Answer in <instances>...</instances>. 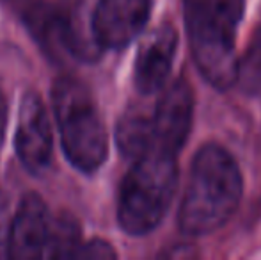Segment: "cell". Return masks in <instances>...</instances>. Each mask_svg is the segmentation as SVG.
<instances>
[{
	"mask_svg": "<svg viewBox=\"0 0 261 260\" xmlns=\"http://www.w3.org/2000/svg\"><path fill=\"white\" fill-rule=\"evenodd\" d=\"M32 36L48 59L71 64L93 59L100 46L84 39L73 13L66 7L41 2L23 14Z\"/></svg>",
	"mask_w": 261,
	"mask_h": 260,
	"instance_id": "5b68a950",
	"label": "cell"
},
{
	"mask_svg": "<svg viewBox=\"0 0 261 260\" xmlns=\"http://www.w3.org/2000/svg\"><path fill=\"white\" fill-rule=\"evenodd\" d=\"M183 11L197 69L217 91H227L237 82L234 36L245 0H183Z\"/></svg>",
	"mask_w": 261,
	"mask_h": 260,
	"instance_id": "7a4b0ae2",
	"label": "cell"
},
{
	"mask_svg": "<svg viewBox=\"0 0 261 260\" xmlns=\"http://www.w3.org/2000/svg\"><path fill=\"white\" fill-rule=\"evenodd\" d=\"M178 49L174 25L164 21L153 29L139 46L134 66V82L139 93L153 94L164 87Z\"/></svg>",
	"mask_w": 261,
	"mask_h": 260,
	"instance_id": "9c48e42d",
	"label": "cell"
},
{
	"mask_svg": "<svg viewBox=\"0 0 261 260\" xmlns=\"http://www.w3.org/2000/svg\"><path fill=\"white\" fill-rule=\"evenodd\" d=\"M178 185L176 155L149 150L134 160L121 184L117 221L130 235L153 232L165 218Z\"/></svg>",
	"mask_w": 261,
	"mask_h": 260,
	"instance_id": "3957f363",
	"label": "cell"
},
{
	"mask_svg": "<svg viewBox=\"0 0 261 260\" xmlns=\"http://www.w3.org/2000/svg\"><path fill=\"white\" fill-rule=\"evenodd\" d=\"M52 102L69 162L82 173L100 170L109 153V137L91 91L75 77H61L54 84Z\"/></svg>",
	"mask_w": 261,
	"mask_h": 260,
	"instance_id": "277c9868",
	"label": "cell"
},
{
	"mask_svg": "<svg viewBox=\"0 0 261 260\" xmlns=\"http://www.w3.org/2000/svg\"><path fill=\"white\" fill-rule=\"evenodd\" d=\"M244 93L256 94L261 91V27L254 32L245 54L238 59L237 82Z\"/></svg>",
	"mask_w": 261,
	"mask_h": 260,
	"instance_id": "7c38bea8",
	"label": "cell"
},
{
	"mask_svg": "<svg viewBox=\"0 0 261 260\" xmlns=\"http://www.w3.org/2000/svg\"><path fill=\"white\" fill-rule=\"evenodd\" d=\"M16 152L29 171L41 175L52 162L54 137L48 112L38 93L27 91L21 98L16 127Z\"/></svg>",
	"mask_w": 261,
	"mask_h": 260,
	"instance_id": "52a82bcc",
	"label": "cell"
},
{
	"mask_svg": "<svg viewBox=\"0 0 261 260\" xmlns=\"http://www.w3.org/2000/svg\"><path fill=\"white\" fill-rule=\"evenodd\" d=\"M75 257L79 258H114L116 251L109 243L101 239H93L86 244H80Z\"/></svg>",
	"mask_w": 261,
	"mask_h": 260,
	"instance_id": "5bb4252c",
	"label": "cell"
},
{
	"mask_svg": "<svg viewBox=\"0 0 261 260\" xmlns=\"http://www.w3.org/2000/svg\"><path fill=\"white\" fill-rule=\"evenodd\" d=\"M244 195V178L234 157L219 145L197 150L178 210L185 235L201 237L222 228L237 212Z\"/></svg>",
	"mask_w": 261,
	"mask_h": 260,
	"instance_id": "6da1fadb",
	"label": "cell"
},
{
	"mask_svg": "<svg viewBox=\"0 0 261 260\" xmlns=\"http://www.w3.org/2000/svg\"><path fill=\"white\" fill-rule=\"evenodd\" d=\"M80 246V228L73 218H54L46 258L75 257Z\"/></svg>",
	"mask_w": 261,
	"mask_h": 260,
	"instance_id": "4fadbf2b",
	"label": "cell"
},
{
	"mask_svg": "<svg viewBox=\"0 0 261 260\" xmlns=\"http://www.w3.org/2000/svg\"><path fill=\"white\" fill-rule=\"evenodd\" d=\"M6 201L0 196V257L4 253V248L7 250V233H9V226L6 223Z\"/></svg>",
	"mask_w": 261,
	"mask_h": 260,
	"instance_id": "9a60e30c",
	"label": "cell"
},
{
	"mask_svg": "<svg viewBox=\"0 0 261 260\" xmlns=\"http://www.w3.org/2000/svg\"><path fill=\"white\" fill-rule=\"evenodd\" d=\"M151 0H100L93 16V39L100 49L121 50L146 27Z\"/></svg>",
	"mask_w": 261,
	"mask_h": 260,
	"instance_id": "ba28073f",
	"label": "cell"
},
{
	"mask_svg": "<svg viewBox=\"0 0 261 260\" xmlns=\"http://www.w3.org/2000/svg\"><path fill=\"white\" fill-rule=\"evenodd\" d=\"M2 4H6L7 7H11V9L18 11V13L23 16L25 13H27L29 9H32L34 6H38L41 0H0Z\"/></svg>",
	"mask_w": 261,
	"mask_h": 260,
	"instance_id": "2e32d148",
	"label": "cell"
},
{
	"mask_svg": "<svg viewBox=\"0 0 261 260\" xmlns=\"http://www.w3.org/2000/svg\"><path fill=\"white\" fill-rule=\"evenodd\" d=\"M6 120H7V107H6V100L0 94V146H2V139H4V130H6Z\"/></svg>",
	"mask_w": 261,
	"mask_h": 260,
	"instance_id": "e0dca14e",
	"label": "cell"
},
{
	"mask_svg": "<svg viewBox=\"0 0 261 260\" xmlns=\"http://www.w3.org/2000/svg\"><path fill=\"white\" fill-rule=\"evenodd\" d=\"M192 118V87L185 77H179L164 91L151 116L155 148L178 155L189 139Z\"/></svg>",
	"mask_w": 261,
	"mask_h": 260,
	"instance_id": "8992f818",
	"label": "cell"
},
{
	"mask_svg": "<svg viewBox=\"0 0 261 260\" xmlns=\"http://www.w3.org/2000/svg\"><path fill=\"white\" fill-rule=\"evenodd\" d=\"M116 141L121 153L128 159H139L155 148L151 116L141 111H128L117 123Z\"/></svg>",
	"mask_w": 261,
	"mask_h": 260,
	"instance_id": "8fae6325",
	"label": "cell"
},
{
	"mask_svg": "<svg viewBox=\"0 0 261 260\" xmlns=\"http://www.w3.org/2000/svg\"><path fill=\"white\" fill-rule=\"evenodd\" d=\"M52 216L41 196L27 195L21 200L7 233V257L41 258L46 257Z\"/></svg>",
	"mask_w": 261,
	"mask_h": 260,
	"instance_id": "30bf717a",
	"label": "cell"
}]
</instances>
